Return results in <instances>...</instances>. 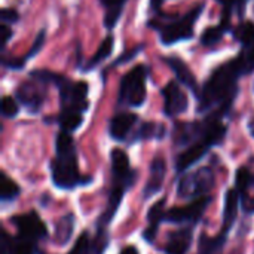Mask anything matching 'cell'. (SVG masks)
<instances>
[{"label":"cell","mask_w":254,"mask_h":254,"mask_svg":"<svg viewBox=\"0 0 254 254\" xmlns=\"http://www.w3.org/2000/svg\"><path fill=\"white\" fill-rule=\"evenodd\" d=\"M164 112L167 116H177L182 115L183 112L188 110L189 101H188V95L183 92V89L179 86L177 82H170L164 91Z\"/></svg>","instance_id":"10"},{"label":"cell","mask_w":254,"mask_h":254,"mask_svg":"<svg viewBox=\"0 0 254 254\" xmlns=\"http://www.w3.org/2000/svg\"><path fill=\"white\" fill-rule=\"evenodd\" d=\"M243 74H246V70L241 61L238 60V57L229 61L228 64H223L222 67H219L210 76V79L202 88L201 100H199V110L207 112V110L217 109L219 113H225L231 107L238 92L237 82H238V77ZM214 116H217V113Z\"/></svg>","instance_id":"1"},{"label":"cell","mask_w":254,"mask_h":254,"mask_svg":"<svg viewBox=\"0 0 254 254\" xmlns=\"http://www.w3.org/2000/svg\"><path fill=\"white\" fill-rule=\"evenodd\" d=\"M165 177V162L162 159H153L150 165V177L147 180V185L144 188V196L150 198L152 195L158 193L162 188V182Z\"/></svg>","instance_id":"17"},{"label":"cell","mask_w":254,"mask_h":254,"mask_svg":"<svg viewBox=\"0 0 254 254\" xmlns=\"http://www.w3.org/2000/svg\"><path fill=\"white\" fill-rule=\"evenodd\" d=\"M164 127L155 122H147L144 124L140 131H138V137L140 138H161L164 135Z\"/></svg>","instance_id":"30"},{"label":"cell","mask_w":254,"mask_h":254,"mask_svg":"<svg viewBox=\"0 0 254 254\" xmlns=\"http://www.w3.org/2000/svg\"><path fill=\"white\" fill-rule=\"evenodd\" d=\"M147 67L135 65L131 71H128L122 80L119 88V103L131 107H140L146 101V79H147Z\"/></svg>","instance_id":"3"},{"label":"cell","mask_w":254,"mask_h":254,"mask_svg":"<svg viewBox=\"0 0 254 254\" xmlns=\"http://www.w3.org/2000/svg\"><path fill=\"white\" fill-rule=\"evenodd\" d=\"M167 64L173 68V71L176 73L177 79L180 83H183L185 86H188L189 89H192L193 92L198 91V83H196V77L195 74L190 71V68L186 65L185 61H182L180 58H176V57H170L165 60Z\"/></svg>","instance_id":"16"},{"label":"cell","mask_w":254,"mask_h":254,"mask_svg":"<svg viewBox=\"0 0 254 254\" xmlns=\"http://www.w3.org/2000/svg\"><path fill=\"white\" fill-rule=\"evenodd\" d=\"M0 18H1L3 24H13V22L18 21L19 15H18V12H16L15 9L4 7V9H1V12H0Z\"/></svg>","instance_id":"34"},{"label":"cell","mask_w":254,"mask_h":254,"mask_svg":"<svg viewBox=\"0 0 254 254\" xmlns=\"http://www.w3.org/2000/svg\"><path fill=\"white\" fill-rule=\"evenodd\" d=\"M210 201H211L210 196H201V198L195 199L193 202H190L189 205L174 207V208L167 211L165 220H168L171 223H185V222H192L193 223V222H198L199 217L207 210Z\"/></svg>","instance_id":"8"},{"label":"cell","mask_w":254,"mask_h":254,"mask_svg":"<svg viewBox=\"0 0 254 254\" xmlns=\"http://www.w3.org/2000/svg\"><path fill=\"white\" fill-rule=\"evenodd\" d=\"M113 43H115L113 37H112V36H107V37L103 40V43L100 45L98 51L89 58V61L85 64L83 68H85L86 71H89V70H92L94 67H97L100 63H103L104 60H107V58L110 57L112 51H113Z\"/></svg>","instance_id":"20"},{"label":"cell","mask_w":254,"mask_h":254,"mask_svg":"<svg viewBox=\"0 0 254 254\" xmlns=\"http://www.w3.org/2000/svg\"><path fill=\"white\" fill-rule=\"evenodd\" d=\"M0 31H1V45L4 46L7 42H9V39L12 37V30H10V27L7 25V24H1V27H0Z\"/></svg>","instance_id":"36"},{"label":"cell","mask_w":254,"mask_h":254,"mask_svg":"<svg viewBox=\"0 0 254 254\" xmlns=\"http://www.w3.org/2000/svg\"><path fill=\"white\" fill-rule=\"evenodd\" d=\"M202 9H204V4H198L193 9H190L186 15L179 16L168 24H164L159 28L161 30V42L164 45H173L180 40L190 39L193 36L195 22L199 18Z\"/></svg>","instance_id":"4"},{"label":"cell","mask_w":254,"mask_h":254,"mask_svg":"<svg viewBox=\"0 0 254 254\" xmlns=\"http://www.w3.org/2000/svg\"><path fill=\"white\" fill-rule=\"evenodd\" d=\"M225 234L219 237H208V235H201L199 238V247L198 254H219L225 246Z\"/></svg>","instance_id":"22"},{"label":"cell","mask_w":254,"mask_h":254,"mask_svg":"<svg viewBox=\"0 0 254 254\" xmlns=\"http://www.w3.org/2000/svg\"><path fill=\"white\" fill-rule=\"evenodd\" d=\"M19 188L13 180H10L4 173H1V180H0V198L1 201H12L18 196Z\"/></svg>","instance_id":"27"},{"label":"cell","mask_w":254,"mask_h":254,"mask_svg":"<svg viewBox=\"0 0 254 254\" xmlns=\"http://www.w3.org/2000/svg\"><path fill=\"white\" fill-rule=\"evenodd\" d=\"M119 254H138V252L135 247H125Z\"/></svg>","instance_id":"38"},{"label":"cell","mask_w":254,"mask_h":254,"mask_svg":"<svg viewBox=\"0 0 254 254\" xmlns=\"http://www.w3.org/2000/svg\"><path fill=\"white\" fill-rule=\"evenodd\" d=\"M234 37H235L241 45H244L246 48L254 45L253 22H243V24H240V25L234 30Z\"/></svg>","instance_id":"26"},{"label":"cell","mask_w":254,"mask_h":254,"mask_svg":"<svg viewBox=\"0 0 254 254\" xmlns=\"http://www.w3.org/2000/svg\"><path fill=\"white\" fill-rule=\"evenodd\" d=\"M1 113L6 118H15L18 115V104L12 97H3L1 100Z\"/></svg>","instance_id":"33"},{"label":"cell","mask_w":254,"mask_h":254,"mask_svg":"<svg viewBox=\"0 0 254 254\" xmlns=\"http://www.w3.org/2000/svg\"><path fill=\"white\" fill-rule=\"evenodd\" d=\"M164 3H165V0H150V7L153 10H159Z\"/></svg>","instance_id":"37"},{"label":"cell","mask_w":254,"mask_h":254,"mask_svg":"<svg viewBox=\"0 0 254 254\" xmlns=\"http://www.w3.org/2000/svg\"><path fill=\"white\" fill-rule=\"evenodd\" d=\"M24 237H10L4 231H1L0 238V254H36V247Z\"/></svg>","instance_id":"11"},{"label":"cell","mask_w":254,"mask_h":254,"mask_svg":"<svg viewBox=\"0 0 254 254\" xmlns=\"http://www.w3.org/2000/svg\"><path fill=\"white\" fill-rule=\"evenodd\" d=\"M10 222L15 225L18 229L19 235L30 240V241H37L46 237V226L40 220V217L36 213H27V214H19L13 216Z\"/></svg>","instance_id":"9"},{"label":"cell","mask_w":254,"mask_h":254,"mask_svg":"<svg viewBox=\"0 0 254 254\" xmlns=\"http://www.w3.org/2000/svg\"><path fill=\"white\" fill-rule=\"evenodd\" d=\"M92 253V244L89 241V235L85 232L79 237V240L76 241V244L73 246V249L70 250L68 254H91Z\"/></svg>","instance_id":"31"},{"label":"cell","mask_w":254,"mask_h":254,"mask_svg":"<svg viewBox=\"0 0 254 254\" xmlns=\"http://www.w3.org/2000/svg\"><path fill=\"white\" fill-rule=\"evenodd\" d=\"M192 244V231L180 229L174 231L167 238L165 252L167 254H185Z\"/></svg>","instance_id":"14"},{"label":"cell","mask_w":254,"mask_h":254,"mask_svg":"<svg viewBox=\"0 0 254 254\" xmlns=\"http://www.w3.org/2000/svg\"><path fill=\"white\" fill-rule=\"evenodd\" d=\"M110 158H112V177H113L110 193L124 196L127 189L132 186L135 180V173L129 168V161L124 150L113 149Z\"/></svg>","instance_id":"5"},{"label":"cell","mask_w":254,"mask_h":254,"mask_svg":"<svg viewBox=\"0 0 254 254\" xmlns=\"http://www.w3.org/2000/svg\"><path fill=\"white\" fill-rule=\"evenodd\" d=\"M225 31L226 30L222 25H219V27H208L202 33V36H201V43L204 46H214V45H217L222 40Z\"/></svg>","instance_id":"28"},{"label":"cell","mask_w":254,"mask_h":254,"mask_svg":"<svg viewBox=\"0 0 254 254\" xmlns=\"http://www.w3.org/2000/svg\"><path fill=\"white\" fill-rule=\"evenodd\" d=\"M235 183H237V190L240 192V195H244L254 183V179L253 176L250 174V171L243 167V168L238 170V173L235 176Z\"/></svg>","instance_id":"29"},{"label":"cell","mask_w":254,"mask_h":254,"mask_svg":"<svg viewBox=\"0 0 254 254\" xmlns=\"http://www.w3.org/2000/svg\"><path fill=\"white\" fill-rule=\"evenodd\" d=\"M57 155L51 162V174L57 188L73 189L77 185H85L91 179L80 176L76 159V149L71 135L67 131H61L57 137Z\"/></svg>","instance_id":"2"},{"label":"cell","mask_w":254,"mask_h":254,"mask_svg":"<svg viewBox=\"0 0 254 254\" xmlns=\"http://www.w3.org/2000/svg\"><path fill=\"white\" fill-rule=\"evenodd\" d=\"M141 49H143V45H138V46H137V48H134L132 51H128V52H125L124 55H121V57H119V60H118L115 64H122V63H127V61L132 60V57H135Z\"/></svg>","instance_id":"35"},{"label":"cell","mask_w":254,"mask_h":254,"mask_svg":"<svg viewBox=\"0 0 254 254\" xmlns=\"http://www.w3.org/2000/svg\"><path fill=\"white\" fill-rule=\"evenodd\" d=\"M164 205H165V201L161 199L159 202H156V204L150 208V211H149V214H147L149 226L146 228V231H144V234H143V238H144L147 243H152V241L155 240V237H156V234H158L159 223H161L162 220H165L167 213L164 211Z\"/></svg>","instance_id":"18"},{"label":"cell","mask_w":254,"mask_h":254,"mask_svg":"<svg viewBox=\"0 0 254 254\" xmlns=\"http://www.w3.org/2000/svg\"><path fill=\"white\" fill-rule=\"evenodd\" d=\"M63 110L83 112L88 107L86 95H88V83L86 82H74L70 80L60 89Z\"/></svg>","instance_id":"7"},{"label":"cell","mask_w":254,"mask_h":254,"mask_svg":"<svg viewBox=\"0 0 254 254\" xmlns=\"http://www.w3.org/2000/svg\"><path fill=\"white\" fill-rule=\"evenodd\" d=\"M238 60L241 61L244 70H246V74L247 73H252L254 70V45L252 46H247L240 55H238Z\"/></svg>","instance_id":"32"},{"label":"cell","mask_w":254,"mask_h":254,"mask_svg":"<svg viewBox=\"0 0 254 254\" xmlns=\"http://www.w3.org/2000/svg\"><path fill=\"white\" fill-rule=\"evenodd\" d=\"M82 113L80 112H73V110H63L61 116H60V124L63 131L71 132L74 129H77L82 125Z\"/></svg>","instance_id":"25"},{"label":"cell","mask_w":254,"mask_h":254,"mask_svg":"<svg viewBox=\"0 0 254 254\" xmlns=\"http://www.w3.org/2000/svg\"><path fill=\"white\" fill-rule=\"evenodd\" d=\"M208 149H210V144L205 143L204 140H199L198 143L192 144L189 149H186L183 153L177 156V162H176L177 171H186L188 168H190L207 153Z\"/></svg>","instance_id":"12"},{"label":"cell","mask_w":254,"mask_h":254,"mask_svg":"<svg viewBox=\"0 0 254 254\" xmlns=\"http://www.w3.org/2000/svg\"><path fill=\"white\" fill-rule=\"evenodd\" d=\"M238 205H240V192L235 189L228 190L225 198V210H223V234L229 231L232 223L237 219L238 214Z\"/></svg>","instance_id":"19"},{"label":"cell","mask_w":254,"mask_h":254,"mask_svg":"<svg viewBox=\"0 0 254 254\" xmlns=\"http://www.w3.org/2000/svg\"><path fill=\"white\" fill-rule=\"evenodd\" d=\"M219 1L223 4V15H222V24L220 25L225 30H228L229 28V24H231L232 9H237L240 12V15H243L247 0H219Z\"/></svg>","instance_id":"24"},{"label":"cell","mask_w":254,"mask_h":254,"mask_svg":"<svg viewBox=\"0 0 254 254\" xmlns=\"http://www.w3.org/2000/svg\"><path fill=\"white\" fill-rule=\"evenodd\" d=\"M253 135H254V131H253Z\"/></svg>","instance_id":"39"},{"label":"cell","mask_w":254,"mask_h":254,"mask_svg":"<svg viewBox=\"0 0 254 254\" xmlns=\"http://www.w3.org/2000/svg\"><path fill=\"white\" fill-rule=\"evenodd\" d=\"M74 229V216L73 214H67L63 219H60V222L55 226V238L58 241V244L64 246L68 243V240L71 238Z\"/></svg>","instance_id":"23"},{"label":"cell","mask_w":254,"mask_h":254,"mask_svg":"<svg viewBox=\"0 0 254 254\" xmlns=\"http://www.w3.org/2000/svg\"><path fill=\"white\" fill-rule=\"evenodd\" d=\"M127 0H101V4L106 7L104 25L107 28H113L122 13V7Z\"/></svg>","instance_id":"21"},{"label":"cell","mask_w":254,"mask_h":254,"mask_svg":"<svg viewBox=\"0 0 254 254\" xmlns=\"http://www.w3.org/2000/svg\"><path fill=\"white\" fill-rule=\"evenodd\" d=\"M16 97L31 112L39 110L43 103V94L34 83H22L16 91Z\"/></svg>","instance_id":"15"},{"label":"cell","mask_w":254,"mask_h":254,"mask_svg":"<svg viewBox=\"0 0 254 254\" xmlns=\"http://www.w3.org/2000/svg\"><path fill=\"white\" fill-rule=\"evenodd\" d=\"M214 186V173L210 168H201L192 174L185 176L177 188V192L182 198H190L204 195Z\"/></svg>","instance_id":"6"},{"label":"cell","mask_w":254,"mask_h":254,"mask_svg":"<svg viewBox=\"0 0 254 254\" xmlns=\"http://www.w3.org/2000/svg\"><path fill=\"white\" fill-rule=\"evenodd\" d=\"M137 122V116L134 113H119L112 118L109 124V134L113 140L127 138L128 132Z\"/></svg>","instance_id":"13"}]
</instances>
